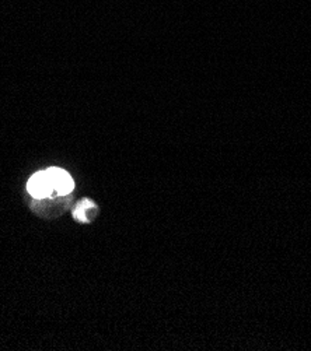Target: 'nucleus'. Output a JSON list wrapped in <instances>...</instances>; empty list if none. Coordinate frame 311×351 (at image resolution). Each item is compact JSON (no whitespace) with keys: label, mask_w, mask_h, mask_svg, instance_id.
I'll return each instance as SVG.
<instances>
[{"label":"nucleus","mask_w":311,"mask_h":351,"mask_svg":"<svg viewBox=\"0 0 311 351\" xmlns=\"http://www.w3.org/2000/svg\"><path fill=\"white\" fill-rule=\"evenodd\" d=\"M27 189L31 193V196L36 199L58 196V192L55 191L54 184H52L51 178L48 177L47 171H41V172L34 175L27 185Z\"/></svg>","instance_id":"obj_1"},{"label":"nucleus","mask_w":311,"mask_h":351,"mask_svg":"<svg viewBox=\"0 0 311 351\" xmlns=\"http://www.w3.org/2000/svg\"><path fill=\"white\" fill-rule=\"evenodd\" d=\"M48 177L51 178L55 191L58 192L59 196H66L73 191V180L71 178V175H69L66 171L59 169V168H49L47 169Z\"/></svg>","instance_id":"obj_2"},{"label":"nucleus","mask_w":311,"mask_h":351,"mask_svg":"<svg viewBox=\"0 0 311 351\" xmlns=\"http://www.w3.org/2000/svg\"><path fill=\"white\" fill-rule=\"evenodd\" d=\"M98 212L97 206L90 202V200H82L80 203H78V206L75 207V212H73V216L80 223H90L95 215Z\"/></svg>","instance_id":"obj_3"}]
</instances>
